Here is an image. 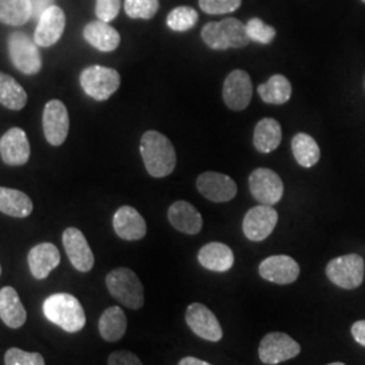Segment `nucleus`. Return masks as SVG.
Instances as JSON below:
<instances>
[{
	"mask_svg": "<svg viewBox=\"0 0 365 365\" xmlns=\"http://www.w3.org/2000/svg\"><path fill=\"white\" fill-rule=\"evenodd\" d=\"M141 156L145 168L153 178H165L176 167V152L170 140L158 131H146L141 138Z\"/></svg>",
	"mask_w": 365,
	"mask_h": 365,
	"instance_id": "nucleus-1",
	"label": "nucleus"
},
{
	"mask_svg": "<svg viewBox=\"0 0 365 365\" xmlns=\"http://www.w3.org/2000/svg\"><path fill=\"white\" fill-rule=\"evenodd\" d=\"M45 317L68 333H78L86 327V312L76 297L58 292L43 302Z\"/></svg>",
	"mask_w": 365,
	"mask_h": 365,
	"instance_id": "nucleus-2",
	"label": "nucleus"
},
{
	"mask_svg": "<svg viewBox=\"0 0 365 365\" xmlns=\"http://www.w3.org/2000/svg\"><path fill=\"white\" fill-rule=\"evenodd\" d=\"M202 39L212 51L245 48L250 41L247 25L235 18H226L221 22H210L202 29Z\"/></svg>",
	"mask_w": 365,
	"mask_h": 365,
	"instance_id": "nucleus-3",
	"label": "nucleus"
},
{
	"mask_svg": "<svg viewBox=\"0 0 365 365\" xmlns=\"http://www.w3.org/2000/svg\"><path fill=\"white\" fill-rule=\"evenodd\" d=\"M106 286L115 299L131 310H140L144 306V286L130 268L113 269L106 277Z\"/></svg>",
	"mask_w": 365,
	"mask_h": 365,
	"instance_id": "nucleus-4",
	"label": "nucleus"
},
{
	"mask_svg": "<svg viewBox=\"0 0 365 365\" xmlns=\"http://www.w3.org/2000/svg\"><path fill=\"white\" fill-rule=\"evenodd\" d=\"M80 84L83 91L92 99L103 102L110 99L120 86V76L118 71L102 66L86 68L80 75Z\"/></svg>",
	"mask_w": 365,
	"mask_h": 365,
	"instance_id": "nucleus-5",
	"label": "nucleus"
},
{
	"mask_svg": "<svg viewBox=\"0 0 365 365\" xmlns=\"http://www.w3.org/2000/svg\"><path fill=\"white\" fill-rule=\"evenodd\" d=\"M364 259L354 253L336 257L327 265V279L344 289L360 287L364 280Z\"/></svg>",
	"mask_w": 365,
	"mask_h": 365,
	"instance_id": "nucleus-6",
	"label": "nucleus"
},
{
	"mask_svg": "<svg viewBox=\"0 0 365 365\" xmlns=\"http://www.w3.org/2000/svg\"><path fill=\"white\" fill-rule=\"evenodd\" d=\"M9 53L14 66L25 75H36L42 68L38 45L25 33L15 31L9 38Z\"/></svg>",
	"mask_w": 365,
	"mask_h": 365,
	"instance_id": "nucleus-7",
	"label": "nucleus"
},
{
	"mask_svg": "<svg viewBox=\"0 0 365 365\" xmlns=\"http://www.w3.org/2000/svg\"><path fill=\"white\" fill-rule=\"evenodd\" d=\"M300 353V345L286 333H268L261 339L259 357L264 364L276 365L297 357Z\"/></svg>",
	"mask_w": 365,
	"mask_h": 365,
	"instance_id": "nucleus-8",
	"label": "nucleus"
},
{
	"mask_svg": "<svg viewBox=\"0 0 365 365\" xmlns=\"http://www.w3.org/2000/svg\"><path fill=\"white\" fill-rule=\"evenodd\" d=\"M249 187L253 197L267 206H274L280 202L284 194V185L280 176L268 168H257L249 176Z\"/></svg>",
	"mask_w": 365,
	"mask_h": 365,
	"instance_id": "nucleus-9",
	"label": "nucleus"
},
{
	"mask_svg": "<svg viewBox=\"0 0 365 365\" xmlns=\"http://www.w3.org/2000/svg\"><path fill=\"white\" fill-rule=\"evenodd\" d=\"M43 134L45 138L52 146H60L66 143L69 131V115L66 105L58 101H49L42 115Z\"/></svg>",
	"mask_w": 365,
	"mask_h": 365,
	"instance_id": "nucleus-10",
	"label": "nucleus"
},
{
	"mask_svg": "<svg viewBox=\"0 0 365 365\" xmlns=\"http://www.w3.org/2000/svg\"><path fill=\"white\" fill-rule=\"evenodd\" d=\"M185 322L197 337L210 342L221 341L223 331L217 317L202 303H192L187 307Z\"/></svg>",
	"mask_w": 365,
	"mask_h": 365,
	"instance_id": "nucleus-11",
	"label": "nucleus"
},
{
	"mask_svg": "<svg viewBox=\"0 0 365 365\" xmlns=\"http://www.w3.org/2000/svg\"><path fill=\"white\" fill-rule=\"evenodd\" d=\"M279 220L277 211L272 206L260 205L249 210L242 222V230L247 238L255 242L264 241L272 235Z\"/></svg>",
	"mask_w": 365,
	"mask_h": 365,
	"instance_id": "nucleus-12",
	"label": "nucleus"
},
{
	"mask_svg": "<svg viewBox=\"0 0 365 365\" xmlns=\"http://www.w3.org/2000/svg\"><path fill=\"white\" fill-rule=\"evenodd\" d=\"M252 80L242 69H235L227 75L223 83V101L230 110L242 111L252 101Z\"/></svg>",
	"mask_w": 365,
	"mask_h": 365,
	"instance_id": "nucleus-13",
	"label": "nucleus"
},
{
	"mask_svg": "<svg viewBox=\"0 0 365 365\" xmlns=\"http://www.w3.org/2000/svg\"><path fill=\"white\" fill-rule=\"evenodd\" d=\"M197 191L207 200L214 203H223L235 199L237 184L235 180L218 172H205L196 180Z\"/></svg>",
	"mask_w": 365,
	"mask_h": 365,
	"instance_id": "nucleus-14",
	"label": "nucleus"
},
{
	"mask_svg": "<svg viewBox=\"0 0 365 365\" xmlns=\"http://www.w3.org/2000/svg\"><path fill=\"white\" fill-rule=\"evenodd\" d=\"M63 244L73 268L78 272H90L93 268L95 257L86 235L76 227H68L63 233Z\"/></svg>",
	"mask_w": 365,
	"mask_h": 365,
	"instance_id": "nucleus-15",
	"label": "nucleus"
},
{
	"mask_svg": "<svg viewBox=\"0 0 365 365\" xmlns=\"http://www.w3.org/2000/svg\"><path fill=\"white\" fill-rule=\"evenodd\" d=\"M66 14L58 7L54 6L49 7L41 14L38 18V25L34 33V42L41 48L53 46L66 30Z\"/></svg>",
	"mask_w": 365,
	"mask_h": 365,
	"instance_id": "nucleus-16",
	"label": "nucleus"
},
{
	"mask_svg": "<svg viewBox=\"0 0 365 365\" xmlns=\"http://www.w3.org/2000/svg\"><path fill=\"white\" fill-rule=\"evenodd\" d=\"M261 277L276 284H291L299 277V264L286 255L271 256L261 261L259 267Z\"/></svg>",
	"mask_w": 365,
	"mask_h": 365,
	"instance_id": "nucleus-17",
	"label": "nucleus"
},
{
	"mask_svg": "<svg viewBox=\"0 0 365 365\" xmlns=\"http://www.w3.org/2000/svg\"><path fill=\"white\" fill-rule=\"evenodd\" d=\"M1 160L11 167L24 165L30 157V144L26 133L19 128H13L0 138Z\"/></svg>",
	"mask_w": 365,
	"mask_h": 365,
	"instance_id": "nucleus-18",
	"label": "nucleus"
},
{
	"mask_svg": "<svg viewBox=\"0 0 365 365\" xmlns=\"http://www.w3.org/2000/svg\"><path fill=\"white\" fill-rule=\"evenodd\" d=\"M29 268L37 280L46 279L61 261L60 250L51 242H42L29 252Z\"/></svg>",
	"mask_w": 365,
	"mask_h": 365,
	"instance_id": "nucleus-19",
	"label": "nucleus"
},
{
	"mask_svg": "<svg viewBox=\"0 0 365 365\" xmlns=\"http://www.w3.org/2000/svg\"><path fill=\"white\" fill-rule=\"evenodd\" d=\"M113 226L118 237L126 241H138L146 235V222L143 215L130 206L117 210L113 218Z\"/></svg>",
	"mask_w": 365,
	"mask_h": 365,
	"instance_id": "nucleus-20",
	"label": "nucleus"
},
{
	"mask_svg": "<svg viewBox=\"0 0 365 365\" xmlns=\"http://www.w3.org/2000/svg\"><path fill=\"white\" fill-rule=\"evenodd\" d=\"M168 220L176 230L185 235H197L203 227L200 212L185 200H178L170 206Z\"/></svg>",
	"mask_w": 365,
	"mask_h": 365,
	"instance_id": "nucleus-21",
	"label": "nucleus"
},
{
	"mask_svg": "<svg viewBox=\"0 0 365 365\" xmlns=\"http://www.w3.org/2000/svg\"><path fill=\"white\" fill-rule=\"evenodd\" d=\"M83 36L91 46L101 52H114L120 43V36L117 30L99 19L84 27Z\"/></svg>",
	"mask_w": 365,
	"mask_h": 365,
	"instance_id": "nucleus-22",
	"label": "nucleus"
},
{
	"mask_svg": "<svg viewBox=\"0 0 365 365\" xmlns=\"http://www.w3.org/2000/svg\"><path fill=\"white\" fill-rule=\"evenodd\" d=\"M197 260L209 271L226 272L235 264V255L232 249L222 242H210L199 250Z\"/></svg>",
	"mask_w": 365,
	"mask_h": 365,
	"instance_id": "nucleus-23",
	"label": "nucleus"
},
{
	"mask_svg": "<svg viewBox=\"0 0 365 365\" xmlns=\"http://www.w3.org/2000/svg\"><path fill=\"white\" fill-rule=\"evenodd\" d=\"M0 318L11 329H19L26 322L25 306L13 287L0 289Z\"/></svg>",
	"mask_w": 365,
	"mask_h": 365,
	"instance_id": "nucleus-24",
	"label": "nucleus"
},
{
	"mask_svg": "<svg viewBox=\"0 0 365 365\" xmlns=\"http://www.w3.org/2000/svg\"><path fill=\"white\" fill-rule=\"evenodd\" d=\"M282 126L274 118H264L256 125L253 144L260 153H271L282 143Z\"/></svg>",
	"mask_w": 365,
	"mask_h": 365,
	"instance_id": "nucleus-25",
	"label": "nucleus"
},
{
	"mask_svg": "<svg viewBox=\"0 0 365 365\" xmlns=\"http://www.w3.org/2000/svg\"><path fill=\"white\" fill-rule=\"evenodd\" d=\"M0 211L14 218H26L33 211V202L19 190L0 187Z\"/></svg>",
	"mask_w": 365,
	"mask_h": 365,
	"instance_id": "nucleus-26",
	"label": "nucleus"
},
{
	"mask_svg": "<svg viewBox=\"0 0 365 365\" xmlns=\"http://www.w3.org/2000/svg\"><path fill=\"white\" fill-rule=\"evenodd\" d=\"M128 329V318L118 306L108 307L99 318V333L102 339L115 342L125 336Z\"/></svg>",
	"mask_w": 365,
	"mask_h": 365,
	"instance_id": "nucleus-27",
	"label": "nucleus"
},
{
	"mask_svg": "<svg viewBox=\"0 0 365 365\" xmlns=\"http://www.w3.org/2000/svg\"><path fill=\"white\" fill-rule=\"evenodd\" d=\"M33 16L31 0H0V22L22 26Z\"/></svg>",
	"mask_w": 365,
	"mask_h": 365,
	"instance_id": "nucleus-28",
	"label": "nucleus"
},
{
	"mask_svg": "<svg viewBox=\"0 0 365 365\" xmlns=\"http://www.w3.org/2000/svg\"><path fill=\"white\" fill-rule=\"evenodd\" d=\"M259 95L268 105H284L292 93L291 83L283 75H274L267 83L259 86Z\"/></svg>",
	"mask_w": 365,
	"mask_h": 365,
	"instance_id": "nucleus-29",
	"label": "nucleus"
},
{
	"mask_svg": "<svg viewBox=\"0 0 365 365\" xmlns=\"http://www.w3.org/2000/svg\"><path fill=\"white\" fill-rule=\"evenodd\" d=\"M291 146L297 163L303 168H312L321 158V150L317 141L306 133H298L292 138Z\"/></svg>",
	"mask_w": 365,
	"mask_h": 365,
	"instance_id": "nucleus-30",
	"label": "nucleus"
},
{
	"mask_svg": "<svg viewBox=\"0 0 365 365\" xmlns=\"http://www.w3.org/2000/svg\"><path fill=\"white\" fill-rule=\"evenodd\" d=\"M0 103L14 111L22 110L27 103L25 88L15 78L3 72H0Z\"/></svg>",
	"mask_w": 365,
	"mask_h": 365,
	"instance_id": "nucleus-31",
	"label": "nucleus"
},
{
	"mask_svg": "<svg viewBox=\"0 0 365 365\" xmlns=\"http://www.w3.org/2000/svg\"><path fill=\"white\" fill-rule=\"evenodd\" d=\"M199 15L192 7L180 6L173 9L167 16V25L173 31H187L196 26Z\"/></svg>",
	"mask_w": 365,
	"mask_h": 365,
	"instance_id": "nucleus-32",
	"label": "nucleus"
},
{
	"mask_svg": "<svg viewBox=\"0 0 365 365\" xmlns=\"http://www.w3.org/2000/svg\"><path fill=\"white\" fill-rule=\"evenodd\" d=\"M158 7V0H125V11L133 19H152Z\"/></svg>",
	"mask_w": 365,
	"mask_h": 365,
	"instance_id": "nucleus-33",
	"label": "nucleus"
},
{
	"mask_svg": "<svg viewBox=\"0 0 365 365\" xmlns=\"http://www.w3.org/2000/svg\"><path fill=\"white\" fill-rule=\"evenodd\" d=\"M247 33H248L250 41L259 42L262 45L271 43L276 36L274 27L264 24L260 18L249 19V22L247 24Z\"/></svg>",
	"mask_w": 365,
	"mask_h": 365,
	"instance_id": "nucleus-34",
	"label": "nucleus"
},
{
	"mask_svg": "<svg viewBox=\"0 0 365 365\" xmlns=\"http://www.w3.org/2000/svg\"><path fill=\"white\" fill-rule=\"evenodd\" d=\"M6 365H45L41 353L25 352L19 348H11L4 354Z\"/></svg>",
	"mask_w": 365,
	"mask_h": 365,
	"instance_id": "nucleus-35",
	"label": "nucleus"
},
{
	"mask_svg": "<svg viewBox=\"0 0 365 365\" xmlns=\"http://www.w3.org/2000/svg\"><path fill=\"white\" fill-rule=\"evenodd\" d=\"M199 7L209 15L235 13L241 7V0H199Z\"/></svg>",
	"mask_w": 365,
	"mask_h": 365,
	"instance_id": "nucleus-36",
	"label": "nucleus"
},
{
	"mask_svg": "<svg viewBox=\"0 0 365 365\" xmlns=\"http://www.w3.org/2000/svg\"><path fill=\"white\" fill-rule=\"evenodd\" d=\"M120 10V0H96L95 13L99 21L110 24L114 21Z\"/></svg>",
	"mask_w": 365,
	"mask_h": 365,
	"instance_id": "nucleus-37",
	"label": "nucleus"
},
{
	"mask_svg": "<svg viewBox=\"0 0 365 365\" xmlns=\"http://www.w3.org/2000/svg\"><path fill=\"white\" fill-rule=\"evenodd\" d=\"M108 365H144L137 354L129 351H117L108 357Z\"/></svg>",
	"mask_w": 365,
	"mask_h": 365,
	"instance_id": "nucleus-38",
	"label": "nucleus"
},
{
	"mask_svg": "<svg viewBox=\"0 0 365 365\" xmlns=\"http://www.w3.org/2000/svg\"><path fill=\"white\" fill-rule=\"evenodd\" d=\"M353 339L356 342H359L360 345L365 346V321H357L353 324L352 329Z\"/></svg>",
	"mask_w": 365,
	"mask_h": 365,
	"instance_id": "nucleus-39",
	"label": "nucleus"
},
{
	"mask_svg": "<svg viewBox=\"0 0 365 365\" xmlns=\"http://www.w3.org/2000/svg\"><path fill=\"white\" fill-rule=\"evenodd\" d=\"M54 0H31V6H33V16L39 18L41 14L45 10H48L49 7H52Z\"/></svg>",
	"mask_w": 365,
	"mask_h": 365,
	"instance_id": "nucleus-40",
	"label": "nucleus"
},
{
	"mask_svg": "<svg viewBox=\"0 0 365 365\" xmlns=\"http://www.w3.org/2000/svg\"><path fill=\"white\" fill-rule=\"evenodd\" d=\"M179 365H211L209 363H206V361H203V360H199V359H196V357H191V356H188V357H184L180 360V363Z\"/></svg>",
	"mask_w": 365,
	"mask_h": 365,
	"instance_id": "nucleus-41",
	"label": "nucleus"
},
{
	"mask_svg": "<svg viewBox=\"0 0 365 365\" xmlns=\"http://www.w3.org/2000/svg\"><path fill=\"white\" fill-rule=\"evenodd\" d=\"M327 365H345L344 363H339V361H336V363H330V364Z\"/></svg>",
	"mask_w": 365,
	"mask_h": 365,
	"instance_id": "nucleus-42",
	"label": "nucleus"
},
{
	"mask_svg": "<svg viewBox=\"0 0 365 365\" xmlns=\"http://www.w3.org/2000/svg\"><path fill=\"white\" fill-rule=\"evenodd\" d=\"M0 274H1V267H0Z\"/></svg>",
	"mask_w": 365,
	"mask_h": 365,
	"instance_id": "nucleus-43",
	"label": "nucleus"
},
{
	"mask_svg": "<svg viewBox=\"0 0 365 365\" xmlns=\"http://www.w3.org/2000/svg\"><path fill=\"white\" fill-rule=\"evenodd\" d=\"M361 1H363V3H364V4H365V0H361Z\"/></svg>",
	"mask_w": 365,
	"mask_h": 365,
	"instance_id": "nucleus-44",
	"label": "nucleus"
}]
</instances>
